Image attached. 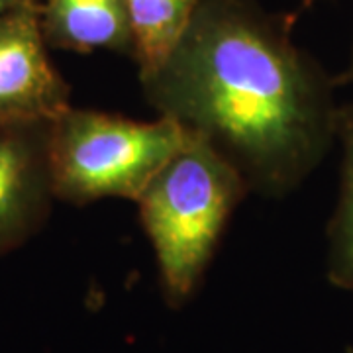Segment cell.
<instances>
[{
    "label": "cell",
    "instance_id": "1",
    "mask_svg": "<svg viewBox=\"0 0 353 353\" xmlns=\"http://www.w3.org/2000/svg\"><path fill=\"white\" fill-rule=\"evenodd\" d=\"M292 24L255 0H202L169 57L139 77L155 112L267 199L296 189L338 139L336 79L292 41Z\"/></svg>",
    "mask_w": 353,
    "mask_h": 353
},
{
    "label": "cell",
    "instance_id": "2",
    "mask_svg": "<svg viewBox=\"0 0 353 353\" xmlns=\"http://www.w3.org/2000/svg\"><path fill=\"white\" fill-rule=\"evenodd\" d=\"M248 194L238 169L190 132L139 194V220L169 306L179 308L196 292L230 216Z\"/></svg>",
    "mask_w": 353,
    "mask_h": 353
},
{
    "label": "cell",
    "instance_id": "3",
    "mask_svg": "<svg viewBox=\"0 0 353 353\" xmlns=\"http://www.w3.org/2000/svg\"><path fill=\"white\" fill-rule=\"evenodd\" d=\"M185 139L187 130L165 116L138 122L71 106L50 124L53 194L71 204L138 201Z\"/></svg>",
    "mask_w": 353,
    "mask_h": 353
},
{
    "label": "cell",
    "instance_id": "4",
    "mask_svg": "<svg viewBox=\"0 0 353 353\" xmlns=\"http://www.w3.org/2000/svg\"><path fill=\"white\" fill-rule=\"evenodd\" d=\"M71 108V88L51 63L39 4L0 18V128L50 124Z\"/></svg>",
    "mask_w": 353,
    "mask_h": 353
},
{
    "label": "cell",
    "instance_id": "5",
    "mask_svg": "<svg viewBox=\"0 0 353 353\" xmlns=\"http://www.w3.org/2000/svg\"><path fill=\"white\" fill-rule=\"evenodd\" d=\"M50 124L0 128V255L26 243L50 216Z\"/></svg>",
    "mask_w": 353,
    "mask_h": 353
},
{
    "label": "cell",
    "instance_id": "6",
    "mask_svg": "<svg viewBox=\"0 0 353 353\" xmlns=\"http://www.w3.org/2000/svg\"><path fill=\"white\" fill-rule=\"evenodd\" d=\"M39 26L51 48L77 53L108 50L134 57V36L124 0H46Z\"/></svg>",
    "mask_w": 353,
    "mask_h": 353
},
{
    "label": "cell",
    "instance_id": "7",
    "mask_svg": "<svg viewBox=\"0 0 353 353\" xmlns=\"http://www.w3.org/2000/svg\"><path fill=\"white\" fill-rule=\"evenodd\" d=\"M139 77L152 73L175 50L202 0H124Z\"/></svg>",
    "mask_w": 353,
    "mask_h": 353
},
{
    "label": "cell",
    "instance_id": "8",
    "mask_svg": "<svg viewBox=\"0 0 353 353\" xmlns=\"http://www.w3.org/2000/svg\"><path fill=\"white\" fill-rule=\"evenodd\" d=\"M338 141L341 183L338 206L328 224V281L353 294V104L340 106Z\"/></svg>",
    "mask_w": 353,
    "mask_h": 353
},
{
    "label": "cell",
    "instance_id": "9",
    "mask_svg": "<svg viewBox=\"0 0 353 353\" xmlns=\"http://www.w3.org/2000/svg\"><path fill=\"white\" fill-rule=\"evenodd\" d=\"M34 2H38V0H0V18L14 12V10H20L28 4H34Z\"/></svg>",
    "mask_w": 353,
    "mask_h": 353
},
{
    "label": "cell",
    "instance_id": "10",
    "mask_svg": "<svg viewBox=\"0 0 353 353\" xmlns=\"http://www.w3.org/2000/svg\"><path fill=\"white\" fill-rule=\"evenodd\" d=\"M352 83H353V51H352V59H350L347 69H345L340 77H336V85H352Z\"/></svg>",
    "mask_w": 353,
    "mask_h": 353
},
{
    "label": "cell",
    "instance_id": "11",
    "mask_svg": "<svg viewBox=\"0 0 353 353\" xmlns=\"http://www.w3.org/2000/svg\"><path fill=\"white\" fill-rule=\"evenodd\" d=\"M316 2H318V0H303V4H301V8H299L296 12H292V18L296 20V16H299V14L304 12V10H308V8H312V6H314Z\"/></svg>",
    "mask_w": 353,
    "mask_h": 353
},
{
    "label": "cell",
    "instance_id": "12",
    "mask_svg": "<svg viewBox=\"0 0 353 353\" xmlns=\"http://www.w3.org/2000/svg\"><path fill=\"white\" fill-rule=\"evenodd\" d=\"M350 353H353V352H352V350H350Z\"/></svg>",
    "mask_w": 353,
    "mask_h": 353
}]
</instances>
